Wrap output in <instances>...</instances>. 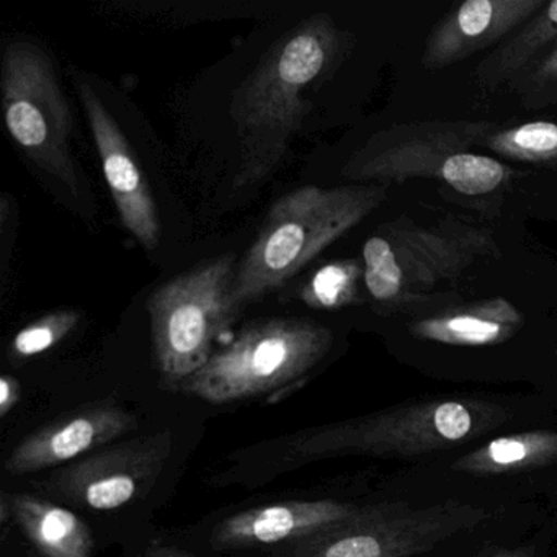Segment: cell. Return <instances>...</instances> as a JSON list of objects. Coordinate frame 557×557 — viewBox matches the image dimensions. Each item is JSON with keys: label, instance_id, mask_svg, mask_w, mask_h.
Returning <instances> with one entry per match:
<instances>
[{"label": "cell", "instance_id": "277c9868", "mask_svg": "<svg viewBox=\"0 0 557 557\" xmlns=\"http://www.w3.org/2000/svg\"><path fill=\"white\" fill-rule=\"evenodd\" d=\"M533 505L494 507L462 500L389 498L364 505L344 523L283 544V557H423L453 543H500L513 521L534 520Z\"/></svg>", "mask_w": 557, "mask_h": 557}, {"label": "cell", "instance_id": "e0dca14e", "mask_svg": "<svg viewBox=\"0 0 557 557\" xmlns=\"http://www.w3.org/2000/svg\"><path fill=\"white\" fill-rule=\"evenodd\" d=\"M12 517L44 557H94L90 528L66 507L32 494L12 495Z\"/></svg>", "mask_w": 557, "mask_h": 557}, {"label": "cell", "instance_id": "484cf974", "mask_svg": "<svg viewBox=\"0 0 557 557\" xmlns=\"http://www.w3.org/2000/svg\"><path fill=\"white\" fill-rule=\"evenodd\" d=\"M146 557H195L187 550L177 549V547L164 546V544H152L146 550Z\"/></svg>", "mask_w": 557, "mask_h": 557}, {"label": "cell", "instance_id": "603a6c76", "mask_svg": "<svg viewBox=\"0 0 557 557\" xmlns=\"http://www.w3.org/2000/svg\"><path fill=\"white\" fill-rule=\"evenodd\" d=\"M507 89L520 99L523 109L557 107V44Z\"/></svg>", "mask_w": 557, "mask_h": 557}, {"label": "cell", "instance_id": "d4e9b609", "mask_svg": "<svg viewBox=\"0 0 557 557\" xmlns=\"http://www.w3.org/2000/svg\"><path fill=\"white\" fill-rule=\"evenodd\" d=\"M21 400V383L11 374L0 377V416L12 412Z\"/></svg>", "mask_w": 557, "mask_h": 557}, {"label": "cell", "instance_id": "4316f807", "mask_svg": "<svg viewBox=\"0 0 557 557\" xmlns=\"http://www.w3.org/2000/svg\"><path fill=\"white\" fill-rule=\"evenodd\" d=\"M484 549H485V547H484ZM484 549H482V550H484ZM482 550H479V553L472 554V556H468V557H479V554H481Z\"/></svg>", "mask_w": 557, "mask_h": 557}, {"label": "cell", "instance_id": "7a4b0ae2", "mask_svg": "<svg viewBox=\"0 0 557 557\" xmlns=\"http://www.w3.org/2000/svg\"><path fill=\"white\" fill-rule=\"evenodd\" d=\"M345 50L347 35L331 15H311L280 37L234 89L230 113L239 141L237 188L259 187L282 168L312 109L305 94L334 73Z\"/></svg>", "mask_w": 557, "mask_h": 557}, {"label": "cell", "instance_id": "9c48e42d", "mask_svg": "<svg viewBox=\"0 0 557 557\" xmlns=\"http://www.w3.org/2000/svg\"><path fill=\"white\" fill-rule=\"evenodd\" d=\"M5 126L32 162L81 195L71 152L74 120L50 54L30 40H11L2 54Z\"/></svg>", "mask_w": 557, "mask_h": 557}, {"label": "cell", "instance_id": "6da1fadb", "mask_svg": "<svg viewBox=\"0 0 557 557\" xmlns=\"http://www.w3.org/2000/svg\"><path fill=\"white\" fill-rule=\"evenodd\" d=\"M556 413V397H425L259 443L246 451L247 459L231 478L263 484L309 462L338 456L400 459L412 465L528 429Z\"/></svg>", "mask_w": 557, "mask_h": 557}, {"label": "cell", "instance_id": "4fadbf2b", "mask_svg": "<svg viewBox=\"0 0 557 557\" xmlns=\"http://www.w3.org/2000/svg\"><path fill=\"white\" fill-rule=\"evenodd\" d=\"M136 429L135 413L119 404L112 400L89 404L22 440L5 459L4 468L18 478L71 465Z\"/></svg>", "mask_w": 557, "mask_h": 557}, {"label": "cell", "instance_id": "44dd1931", "mask_svg": "<svg viewBox=\"0 0 557 557\" xmlns=\"http://www.w3.org/2000/svg\"><path fill=\"white\" fill-rule=\"evenodd\" d=\"M513 171L504 162L474 152H459L443 164L438 181L462 197H485L504 187Z\"/></svg>", "mask_w": 557, "mask_h": 557}, {"label": "cell", "instance_id": "2e32d148", "mask_svg": "<svg viewBox=\"0 0 557 557\" xmlns=\"http://www.w3.org/2000/svg\"><path fill=\"white\" fill-rule=\"evenodd\" d=\"M524 319L508 299L487 298L474 302H445L419 312L407 322V334L420 344L459 350H487L513 341Z\"/></svg>", "mask_w": 557, "mask_h": 557}, {"label": "cell", "instance_id": "8992f818", "mask_svg": "<svg viewBox=\"0 0 557 557\" xmlns=\"http://www.w3.org/2000/svg\"><path fill=\"white\" fill-rule=\"evenodd\" d=\"M500 257L494 234L456 218L422 227L384 224L363 246L364 286L384 314L425 311L440 283L459 278L482 259Z\"/></svg>", "mask_w": 557, "mask_h": 557}, {"label": "cell", "instance_id": "ba28073f", "mask_svg": "<svg viewBox=\"0 0 557 557\" xmlns=\"http://www.w3.org/2000/svg\"><path fill=\"white\" fill-rule=\"evenodd\" d=\"M236 270V256L227 252L169 280L149 296L156 364L171 389L208 363L214 342L239 319L231 306Z\"/></svg>", "mask_w": 557, "mask_h": 557}, {"label": "cell", "instance_id": "d6986e66", "mask_svg": "<svg viewBox=\"0 0 557 557\" xmlns=\"http://www.w3.org/2000/svg\"><path fill=\"white\" fill-rule=\"evenodd\" d=\"M482 148L511 161L527 162L557 172V123L528 122L495 129Z\"/></svg>", "mask_w": 557, "mask_h": 557}, {"label": "cell", "instance_id": "9a60e30c", "mask_svg": "<svg viewBox=\"0 0 557 557\" xmlns=\"http://www.w3.org/2000/svg\"><path fill=\"white\" fill-rule=\"evenodd\" d=\"M364 505L321 498L250 508L221 520L211 533V546L220 550L252 549L276 544L283 546L351 520L363 510Z\"/></svg>", "mask_w": 557, "mask_h": 557}, {"label": "cell", "instance_id": "ffe728a7", "mask_svg": "<svg viewBox=\"0 0 557 557\" xmlns=\"http://www.w3.org/2000/svg\"><path fill=\"white\" fill-rule=\"evenodd\" d=\"M363 262L335 260L321 267L306 283L301 301L312 309H341L360 302Z\"/></svg>", "mask_w": 557, "mask_h": 557}, {"label": "cell", "instance_id": "30bf717a", "mask_svg": "<svg viewBox=\"0 0 557 557\" xmlns=\"http://www.w3.org/2000/svg\"><path fill=\"white\" fill-rule=\"evenodd\" d=\"M497 123L433 120L407 123L374 133L342 168L345 181L361 185L404 184L410 178H436L443 164L459 152L484 145Z\"/></svg>", "mask_w": 557, "mask_h": 557}, {"label": "cell", "instance_id": "7c38bea8", "mask_svg": "<svg viewBox=\"0 0 557 557\" xmlns=\"http://www.w3.org/2000/svg\"><path fill=\"white\" fill-rule=\"evenodd\" d=\"M74 86L89 120L103 175L123 226L145 249H158L161 244L158 205L141 169L136 164L128 139L123 135L115 116L110 113L92 84L83 74H77Z\"/></svg>", "mask_w": 557, "mask_h": 557}, {"label": "cell", "instance_id": "ac0fdd59", "mask_svg": "<svg viewBox=\"0 0 557 557\" xmlns=\"http://www.w3.org/2000/svg\"><path fill=\"white\" fill-rule=\"evenodd\" d=\"M556 44L557 0H554L479 63L474 71L475 84L485 94L508 87Z\"/></svg>", "mask_w": 557, "mask_h": 557}, {"label": "cell", "instance_id": "8fae6325", "mask_svg": "<svg viewBox=\"0 0 557 557\" xmlns=\"http://www.w3.org/2000/svg\"><path fill=\"white\" fill-rule=\"evenodd\" d=\"M172 433H152L97 449L48 475L38 487L76 507L115 510L148 491L171 455Z\"/></svg>", "mask_w": 557, "mask_h": 557}, {"label": "cell", "instance_id": "5bb4252c", "mask_svg": "<svg viewBox=\"0 0 557 557\" xmlns=\"http://www.w3.org/2000/svg\"><path fill=\"white\" fill-rule=\"evenodd\" d=\"M544 5V0H466L430 32L420 64L442 71L498 47Z\"/></svg>", "mask_w": 557, "mask_h": 557}, {"label": "cell", "instance_id": "52a82bcc", "mask_svg": "<svg viewBox=\"0 0 557 557\" xmlns=\"http://www.w3.org/2000/svg\"><path fill=\"white\" fill-rule=\"evenodd\" d=\"M334 344L331 329L308 319H259L214 351L178 386L211 404L252 399L295 383L318 367Z\"/></svg>", "mask_w": 557, "mask_h": 557}, {"label": "cell", "instance_id": "3957f363", "mask_svg": "<svg viewBox=\"0 0 557 557\" xmlns=\"http://www.w3.org/2000/svg\"><path fill=\"white\" fill-rule=\"evenodd\" d=\"M389 485L397 500L453 498L518 507L544 498L557 508V413L528 429L407 465Z\"/></svg>", "mask_w": 557, "mask_h": 557}, {"label": "cell", "instance_id": "5b68a950", "mask_svg": "<svg viewBox=\"0 0 557 557\" xmlns=\"http://www.w3.org/2000/svg\"><path fill=\"white\" fill-rule=\"evenodd\" d=\"M384 200L386 187L361 184L335 188L306 185L283 195L237 263L231 289V306L237 315L282 288Z\"/></svg>", "mask_w": 557, "mask_h": 557}, {"label": "cell", "instance_id": "7402d4cb", "mask_svg": "<svg viewBox=\"0 0 557 557\" xmlns=\"http://www.w3.org/2000/svg\"><path fill=\"white\" fill-rule=\"evenodd\" d=\"M81 312L74 309H61L50 312L45 318L32 322L27 327L22 329L11 345V358L15 360H27L35 355L50 350L54 345L60 344L66 335L79 324Z\"/></svg>", "mask_w": 557, "mask_h": 557}, {"label": "cell", "instance_id": "cb8c5ba5", "mask_svg": "<svg viewBox=\"0 0 557 557\" xmlns=\"http://www.w3.org/2000/svg\"><path fill=\"white\" fill-rule=\"evenodd\" d=\"M554 536H556V524L547 521L536 533L531 534L530 540L511 544V546L491 544L479 554V557H546Z\"/></svg>", "mask_w": 557, "mask_h": 557}]
</instances>
